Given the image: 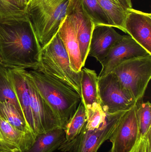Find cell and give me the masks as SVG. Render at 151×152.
Here are the masks:
<instances>
[{"instance_id": "obj_1", "label": "cell", "mask_w": 151, "mask_h": 152, "mask_svg": "<svg viewBox=\"0 0 151 152\" xmlns=\"http://www.w3.org/2000/svg\"><path fill=\"white\" fill-rule=\"evenodd\" d=\"M42 47L28 21L0 19L1 65L36 70Z\"/></svg>"}, {"instance_id": "obj_2", "label": "cell", "mask_w": 151, "mask_h": 152, "mask_svg": "<svg viewBox=\"0 0 151 152\" xmlns=\"http://www.w3.org/2000/svg\"><path fill=\"white\" fill-rule=\"evenodd\" d=\"M27 73L53 112L60 128L64 129L81 102V96L68 85L38 70H27Z\"/></svg>"}, {"instance_id": "obj_3", "label": "cell", "mask_w": 151, "mask_h": 152, "mask_svg": "<svg viewBox=\"0 0 151 152\" xmlns=\"http://www.w3.org/2000/svg\"><path fill=\"white\" fill-rule=\"evenodd\" d=\"M70 0H30L26 8L27 20L42 48L58 32L66 15Z\"/></svg>"}, {"instance_id": "obj_4", "label": "cell", "mask_w": 151, "mask_h": 152, "mask_svg": "<svg viewBox=\"0 0 151 152\" xmlns=\"http://www.w3.org/2000/svg\"><path fill=\"white\" fill-rule=\"evenodd\" d=\"M36 70L68 85L81 96V73L71 68L67 53L58 34L42 48Z\"/></svg>"}, {"instance_id": "obj_5", "label": "cell", "mask_w": 151, "mask_h": 152, "mask_svg": "<svg viewBox=\"0 0 151 152\" xmlns=\"http://www.w3.org/2000/svg\"><path fill=\"white\" fill-rule=\"evenodd\" d=\"M111 73L137 102H142L151 78V55L126 60Z\"/></svg>"}, {"instance_id": "obj_6", "label": "cell", "mask_w": 151, "mask_h": 152, "mask_svg": "<svg viewBox=\"0 0 151 152\" xmlns=\"http://www.w3.org/2000/svg\"><path fill=\"white\" fill-rule=\"evenodd\" d=\"M98 87L100 104L107 114L127 111L137 102L112 73L98 77Z\"/></svg>"}, {"instance_id": "obj_7", "label": "cell", "mask_w": 151, "mask_h": 152, "mask_svg": "<svg viewBox=\"0 0 151 152\" xmlns=\"http://www.w3.org/2000/svg\"><path fill=\"white\" fill-rule=\"evenodd\" d=\"M126 112L107 114L106 121L95 130H88L85 126L67 152H97L103 144L109 140Z\"/></svg>"}, {"instance_id": "obj_8", "label": "cell", "mask_w": 151, "mask_h": 152, "mask_svg": "<svg viewBox=\"0 0 151 152\" xmlns=\"http://www.w3.org/2000/svg\"><path fill=\"white\" fill-rule=\"evenodd\" d=\"M140 138L135 105L124 113L109 138L110 152H130Z\"/></svg>"}, {"instance_id": "obj_9", "label": "cell", "mask_w": 151, "mask_h": 152, "mask_svg": "<svg viewBox=\"0 0 151 152\" xmlns=\"http://www.w3.org/2000/svg\"><path fill=\"white\" fill-rule=\"evenodd\" d=\"M30 94L31 109L33 120V133L40 134L60 128L59 123L49 106L44 101L36 89L34 84L24 69Z\"/></svg>"}, {"instance_id": "obj_10", "label": "cell", "mask_w": 151, "mask_h": 152, "mask_svg": "<svg viewBox=\"0 0 151 152\" xmlns=\"http://www.w3.org/2000/svg\"><path fill=\"white\" fill-rule=\"evenodd\" d=\"M151 55L137 43L129 35H123L109 51L100 63L102 69L98 77L110 74L113 69L122 61L136 57Z\"/></svg>"}, {"instance_id": "obj_11", "label": "cell", "mask_w": 151, "mask_h": 152, "mask_svg": "<svg viewBox=\"0 0 151 152\" xmlns=\"http://www.w3.org/2000/svg\"><path fill=\"white\" fill-rule=\"evenodd\" d=\"M66 15L71 18L74 25L79 45L82 61L84 66L88 55L95 25L85 12L81 0H70Z\"/></svg>"}, {"instance_id": "obj_12", "label": "cell", "mask_w": 151, "mask_h": 152, "mask_svg": "<svg viewBox=\"0 0 151 152\" xmlns=\"http://www.w3.org/2000/svg\"><path fill=\"white\" fill-rule=\"evenodd\" d=\"M126 33L151 54V14L129 8L126 10Z\"/></svg>"}, {"instance_id": "obj_13", "label": "cell", "mask_w": 151, "mask_h": 152, "mask_svg": "<svg viewBox=\"0 0 151 152\" xmlns=\"http://www.w3.org/2000/svg\"><path fill=\"white\" fill-rule=\"evenodd\" d=\"M36 136L33 132L14 127L0 116V152H25L33 144Z\"/></svg>"}, {"instance_id": "obj_14", "label": "cell", "mask_w": 151, "mask_h": 152, "mask_svg": "<svg viewBox=\"0 0 151 152\" xmlns=\"http://www.w3.org/2000/svg\"><path fill=\"white\" fill-rule=\"evenodd\" d=\"M123 36L111 26H94L88 56L94 57L100 63Z\"/></svg>"}, {"instance_id": "obj_15", "label": "cell", "mask_w": 151, "mask_h": 152, "mask_svg": "<svg viewBox=\"0 0 151 152\" xmlns=\"http://www.w3.org/2000/svg\"><path fill=\"white\" fill-rule=\"evenodd\" d=\"M57 34L67 53L71 68L74 72L79 73L84 66L82 61L76 30L69 16L66 15Z\"/></svg>"}, {"instance_id": "obj_16", "label": "cell", "mask_w": 151, "mask_h": 152, "mask_svg": "<svg viewBox=\"0 0 151 152\" xmlns=\"http://www.w3.org/2000/svg\"><path fill=\"white\" fill-rule=\"evenodd\" d=\"M8 69L9 77L15 90L23 116L27 126L33 132V120L31 98L24 69Z\"/></svg>"}, {"instance_id": "obj_17", "label": "cell", "mask_w": 151, "mask_h": 152, "mask_svg": "<svg viewBox=\"0 0 151 152\" xmlns=\"http://www.w3.org/2000/svg\"><path fill=\"white\" fill-rule=\"evenodd\" d=\"M81 73V96L84 106L100 104L98 76L95 71L84 68Z\"/></svg>"}, {"instance_id": "obj_18", "label": "cell", "mask_w": 151, "mask_h": 152, "mask_svg": "<svg viewBox=\"0 0 151 152\" xmlns=\"http://www.w3.org/2000/svg\"><path fill=\"white\" fill-rule=\"evenodd\" d=\"M65 141L64 130L57 128L36 135L31 148L25 152H53Z\"/></svg>"}, {"instance_id": "obj_19", "label": "cell", "mask_w": 151, "mask_h": 152, "mask_svg": "<svg viewBox=\"0 0 151 152\" xmlns=\"http://www.w3.org/2000/svg\"><path fill=\"white\" fill-rule=\"evenodd\" d=\"M86 122V109L81 102L72 118L64 129L65 133V141L59 150L63 152H67L70 146L85 127Z\"/></svg>"}, {"instance_id": "obj_20", "label": "cell", "mask_w": 151, "mask_h": 152, "mask_svg": "<svg viewBox=\"0 0 151 152\" xmlns=\"http://www.w3.org/2000/svg\"><path fill=\"white\" fill-rule=\"evenodd\" d=\"M0 102H8L11 104L23 114L15 90L9 77L8 69L1 64Z\"/></svg>"}, {"instance_id": "obj_21", "label": "cell", "mask_w": 151, "mask_h": 152, "mask_svg": "<svg viewBox=\"0 0 151 152\" xmlns=\"http://www.w3.org/2000/svg\"><path fill=\"white\" fill-rule=\"evenodd\" d=\"M0 116L19 130L33 132L27 126L23 114L11 104L0 102Z\"/></svg>"}, {"instance_id": "obj_22", "label": "cell", "mask_w": 151, "mask_h": 152, "mask_svg": "<svg viewBox=\"0 0 151 152\" xmlns=\"http://www.w3.org/2000/svg\"><path fill=\"white\" fill-rule=\"evenodd\" d=\"M113 23L114 28L126 33L125 21L126 10L115 0H97Z\"/></svg>"}, {"instance_id": "obj_23", "label": "cell", "mask_w": 151, "mask_h": 152, "mask_svg": "<svg viewBox=\"0 0 151 152\" xmlns=\"http://www.w3.org/2000/svg\"><path fill=\"white\" fill-rule=\"evenodd\" d=\"M82 6L88 16L93 21L95 26L114 25L106 12L97 0H81Z\"/></svg>"}, {"instance_id": "obj_24", "label": "cell", "mask_w": 151, "mask_h": 152, "mask_svg": "<svg viewBox=\"0 0 151 152\" xmlns=\"http://www.w3.org/2000/svg\"><path fill=\"white\" fill-rule=\"evenodd\" d=\"M0 19L28 21L26 10L15 0H0Z\"/></svg>"}, {"instance_id": "obj_25", "label": "cell", "mask_w": 151, "mask_h": 152, "mask_svg": "<svg viewBox=\"0 0 151 152\" xmlns=\"http://www.w3.org/2000/svg\"><path fill=\"white\" fill-rule=\"evenodd\" d=\"M136 114L140 137H144L151 130V104L149 101L137 102Z\"/></svg>"}, {"instance_id": "obj_26", "label": "cell", "mask_w": 151, "mask_h": 152, "mask_svg": "<svg viewBox=\"0 0 151 152\" xmlns=\"http://www.w3.org/2000/svg\"><path fill=\"white\" fill-rule=\"evenodd\" d=\"M87 122L85 127L88 130L99 128L106 121L107 113L104 111L100 104L95 103L85 107Z\"/></svg>"}, {"instance_id": "obj_27", "label": "cell", "mask_w": 151, "mask_h": 152, "mask_svg": "<svg viewBox=\"0 0 151 152\" xmlns=\"http://www.w3.org/2000/svg\"><path fill=\"white\" fill-rule=\"evenodd\" d=\"M151 138V130L144 137H140L130 152H146L149 139Z\"/></svg>"}, {"instance_id": "obj_28", "label": "cell", "mask_w": 151, "mask_h": 152, "mask_svg": "<svg viewBox=\"0 0 151 152\" xmlns=\"http://www.w3.org/2000/svg\"><path fill=\"white\" fill-rule=\"evenodd\" d=\"M125 10L132 8L131 0H115Z\"/></svg>"}, {"instance_id": "obj_29", "label": "cell", "mask_w": 151, "mask_h": 152, "mask_svg": "<svg viewBox=\"0 0 151 152\" xmlns=\"http://www.w3.org/2000/svg\"><path fill=\"white\" fill-rule=\"evenodd\" d=\"M15 1L20 8L26 10L27 5L25 0H15Z\"/></svg>"}, {"instance_id": "obj_30", "label": "cell", "mask_w": 151, "mask_h": 152, "mask_svg": "<svg viewBox=\"0 0 151 152\" xmlns=\"http://www.w3.org/2000/svg\"><path fill=\"white\" fill-rule=\"evenodd\" d=\"M25 1L26 4V5H27V3H28L29 2V1H30V0H25Z\"/></svg>"}, {"instance_id": "obj_31", "label": "cell", "mask_w": 151, "mask_h": 152, "mask_svg": "<svg viewBox=\"0 0 151 152\" xmlns=\"http://www.w3.org/2000/svg\"><path fill=\"white\" fill-rule=\"evenodd\" d=\"M1 64V58H0V64Z\"/></svg>"}]
</instances>
